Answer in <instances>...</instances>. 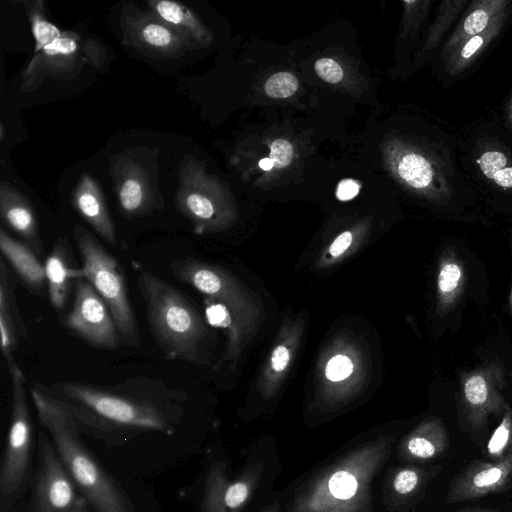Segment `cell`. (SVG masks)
<instances>
[{
	"label": "cell",
	"instance_id": "7",
	"mask_svg": "<svg viewBox=\"0 0 512 512\" xmlns=\"http://www.w3.org/2000/svg\"><path fill=\"white\" fill-rule=\"evenodd\" d=\"M11 421L0 467V493L12 498L26 484L35 447L34 425L25 391L22 371L10 374Z\"/></svg>",
	"mask_w": 512,
	"mask_h": 512
},
{
	"label": "cell",
	"instance_id": "3",
	"mask_svg": "<svg viewBox=\"0 0 512 512\" xmlns=\"http://www.w3.org/2000/svg\"><path fill=\"white\" fill-rule=\"evenodd\" d=\"M131 265L137 273L148 327L164 357L204 363L206 328L193 301L140 263L133 261Z\"/></svg>",
	"mask_w": 512,
	"mask_h": 512
},
{
	"label": "cell",
	"instance_id": "29",
	"mask_svg": "<svg viewBox=\"0 0 512 512\" xmlns=\"http://www.w3.org/2000/svg\"><path fill=\"white\" fill-rule=\"evenodd\" d=\"M427 472L417 468H404L400 470L393 481L394 490L402 496L414 494L418 489L422 488Z\"/></svg>",
	"mask_w": 512,
	"mask_h": 512
},
{
	"label": "cell",
	"instance_id": "14",
	"mask_svg": "<svg viewBox=\"0 0 512 512\" xmlns=\"http://www.w3.org/2000/svg\"><path fill=\"white\" fill-rule=\"evenodd\" d=\"M44 264L50 303L56 311H62L72 287L78 279L84 278V270L65 237L57 238Z\"/></svg>",
	"mask_w": 512,
	"mask_h": 512
},
{
	"label": "cell",
	"instance_id": "30",
	"mask_svg": "<svg viewBox=\"0 0 512 512\" xmlns=\"http://www.w3.org/2000/svg\"><path fill=\"white\" fill-rule=\"evenodd\" d=\"M298 88L297 78L289 72L275 73L268 78L264 89L272 98H286L293 95Z\"/></svg>",
	"mask_w": 512,
	"mask_h": 512
},
{
	"label": "cell",
	"instance_id": "37",
	"mask_svg": "<svg viewBox=\"0 0 512 512\" xmlns=\"http://www.w3.org/2000/svg\"><path fill=\"white\" fill-rule=\"evenodd\" d=\"M352 243V234L348 231L341 233L331 244L329 252L333 257L343 254Z\"/></svg>",
	"mask_w": 512,
	"mask_h": 512
},
{
	"label": "cell",
	"instance_id": "36",
	"mask_svg": "<svg viewBox=\"0 0 512 512\" xmlns=\"http://www.w3.org/2000/svg\"><path fill=\"white\" fill-rule=\"evenodd\" d=\"M289 359L290 354L288 349L285 346H278L272 353L271 366L275 371L280 372L286 368Z\"/></svg>",
	"mask_w": 512,
	"mask_h": 512
},
{
	"label": "cell",
	"instance_id": "39",
	"mask_svg": "<svg viewBox=\"0 0 512 512\" xmlns=\"http://www.w3.org/2000/svg\"><path fill=\"white\" fill-rule=\"evenodd\" d=\"M259 166L261 169L268 171L274 167V163L270 158H263L260 160Z\"/></svg>",
	"mask_w": 512,
	"mask_h": 512
},
{
	"label": "cell",
	"instance_id": "1",
	"mask_svg": "<svg viewBox=\"0 0 512 512\" xmlns=\"http://www.w3.org/2000/svg\"><path fill=\"white\" fill-rule=\"evenodd\" d=\"M36 385L67 409L81 434L108 448L148 433L174 435L188 400L186 393L143 376L113 385L76 381Z\"/></svg>",
	"mask_w": 512,
	"mask_h": 512
},
{
	"label": "cell",
	"instance_id": "17",
	"mask_svg": "<svg viewBox=\"0 0 512 512\" xmlns=\"http://www.w3.org/2000/svg\"><path fill=\"white\" fill-rule=\"evenodd\" d=\"M499 380V371L493 368L477 371L466 378L464 400L472 425L480 426L490 414L503 409L504 402L497 385Z\"/></svg>",
	"mask_w": 512,
	"mask_h": 512
},
{
	"label": "cell",
	"instance_id": "19",
	"mask_svg": "<svg viewBox=\"0 0 512 512\" xmlns=\"http://www.w3.org/2000/svg\"><path fill=\"white\" fill-rule=\"evenodd\" d=\"M512 4L509 0H481L472 3L442 49L444 60L466 39L485 31Z\"/></svg>",
	"mask_w": 512,
	"mask_h": 512
},
{
	"label": "cell",
	"instance_id": "38",
	"mask_svg": "<svg viewBox=\"0 0 512 512\" xmlns=\"http://www.w3.org/2000/svg\"><path fill=\"white\" fill-rule=\"evenodd\" d=\"M456 512H507V511L492 509V508H467V509H462V510H459Z\"/></svg>",
	"mask_w": 512,
	"mask_h": 512
},
{
	"label": "cell",
	"instance_id": "5",
	"mask_svg": "<svg viewBox=\"0 0 512 512\" xmlns=\"http://www.w3.org/2000/svg\"><path fill=\"white\" fill-rule=\"evenodd\" d=\"M387 444L364 447L327 473L297 505L295 512H352L363 499Z\"/></svg>",
	"mask_w": 512,
	"mask_h": 512
},
{
	"label": "cell",
	"instance_id": "12",
	"mask_svg": "<svg viewBox=\"0 0 512 512\" xmlns=\"http://www.w3.org/2000/svg\"><path fill=\"white\" fill-rule=\"evenodd\" d=\"M512 489V454L497 462L475 460L451 482L448 503L478 499Z\"/></svg>",
	"mask_w": 512,
	"mask_h": 512
},
{
	"label": "cell",
	"instance_id": "25",
	"mask_svg": "<svg viewBox=\"0 0 512 512\" xmlns=\"http://www.w3.org/2000/svg\"><path fill=\"white\" fill-rule=\"evenodd\" d=\"M398 173L407 184L416 189L430 187L437 176L432 163L415 152H409L401 158Z\"/></svg>",
	"mask_w": 512,
	"mask_h": 512
},
{
	"label": "cell",
	"instance_id": "42",
	"mask_svg": "<svg viewBox=\"0 0 512 512\" xmlns=\"http://www.w3.org/2000/svg\"><path fill=\"white\" fill-rule=\"evenodd\" d=\"M510 303H511V309H512V287H511V293H510Z\"/></svg>",
	"mask_w": 512,
	"mask_h": 512
},
{
	"label": "cell",
	"instance_id": "24",
	"mask_svg": "<svg viewBox=\"0 0 512 512\" xmlns=\"http://www.w3.org/2000/svg\"><path fill=\"white\" fill-rule=\"evenodd\" d=\"M23 4L35 41L33 54H36L58 39L63 34V30L46 18L42 0L27 1Z\"/></svg>",
	"mask_w": 512,
	"mask_h": 512
},
{
	"label": "cell",
	"instance_id": "28",
	"mask_svg": "<svg viewBox=\"0 0 512 512\" xmlns=\"http://www.w3.org/2000/svg\"><path fill=\"white\" fill-rule=\"evenodd\" d=\"M467 3L468 1L466 0H446L441 2L437 17L425 44L426 50L434 49Z\"/></svg>",
	"mask_w": 512,
	"mask_h": 512
},
{
	"label": "cell",
	"instance_id": "16",
	"mask_svg": "<svg viewBox=\"0 0 512 512\" xmlns=\"http://www.w3.org/2000/svg\"><path fill=\"white\" fill-rule=\"evenodd\" d=\"M0 216L2 222L15 232L38 255L43 254L37 219L32 205L12 184H0Z\"/></svg>",
	"mask_w": 512,
	"mask_h": 512
},
{
	"label": "cell",
	"instance_id": "8",
	"mask_svg": "<svg viewBox=\"0 0 512 512\" xmlns=\"http://www.w3.org/2000/svg\"><path fill=\"white\" fill-rule=\"evenodd\" d=\"M36 449L34 512H89L88 500L73 482L43 429L38 431Z\"/></svg>",
	"mask_w": 512,
	"mask_h": 512
},
{
	"label": "cell",
	"instance_id": "11",
	"mask_svg": "<svg viewBox=\"0 0 512 512\" xmlns=\"http://www.w3.org/2000/svg\"><path fill=\"white\" fill-rule=\"evenodd\" d=\"M119 210L126 218L146 216L161 209L163 201L152 188L147 170L136 160L118 156L110 168Z\"/></svg>",
	"mask_w": 512,
	"mask_h": 512
},
{
	"label": "cell",
	"instance_id": "23",
	"mask_svg": "<svg viewBox=\"0 0 512 512\" xmlns=\"http://www.w3.org/2000/svg\"><path fill=\"white\" fill-rule=\"evenodd\" d=\"M476 165L491 184L512 192V156L495 145H484L476 155Z\"/></svg>",
	"mask_w": 512,
	"mask_h": 512
},
{
	"label": "cell",
	"instance_id": "27",
	"mask_svg": "<svg viewBox=\"0 0 512 512\" xmlns=\"http://www.w3.org/2000/svg\"><path fill=\"white\" fill-rule=\"evenodd\" d=\"M491 462L505 459L512 454V410L506 406L502 420L491 435L487 446Z\"/></svg>",
	"mask_w": 512,
	"mask_h": 512
},
{
	"label": "cell",
	"instance_id": "9",
	"mask_svg": "<svg viewBox=\"0 0 512 512\" xmlns=\"http://www.w3.org/2000/svg\"><path fill=\"white\" fill-rule=\"evenodd\" d=\"M60 323L94 348L112 351L122 345L107 305L85 278L76 281L72 309L62 315Z\"/></svg>",
	"mask_w": 512,
	"mask_h": 512
},
{
	"label": "cell",
	"instance_id": "10",
	"mask_svg": "<svg viewBox=\"0 0 512 512\" xmlns=\"http://www.w3.org/2000/svg\"><path fill=\"white\" fill-rule=\"evenodd\" d=\"M123 43L153 58L183 55L192 41L150 11L125 5L120 13Z\"/></svg>",
	"mask_w": 512,
	"mask_h": 512
},
{
	"label": "cell",
	"instance_id": "31",
	"mask_svg": "<svg viewBox=\"0 0 512 512\" xmlns=\"http://www.w3.org/2000/svg\"><path fill=\"white\" fill-rule=\"evenodd\" d=\"M353 370L351 360L343 355L331 358L326 366L325 375L331 381H340L348 377Z\"/></svg>",
	"mask_w": 512,
	"mask_h": 512
},
{
	"label": "cell",
	"instance_id": "13",
	"mask_svg": "<svg viewBox=\"0 0 512 512\" xmlns=\"http://www.w3.org/2000/svg\"><path fill=\"white\" fill-rule=\"evenodd\" d=\"M0 334L1 351L10 374L21 371L14 358V351L28 330L20 314L15 283L5 259H0Z\"/></svg>",
	"mask_w": 512,
	"mask_h": 512
},
{
	"label": "cell",
	"instance_id": "2",
	"mask_svg": "<svg viewBox=\"0 0 512 512\" xmlns=\"http://www.w3.org/2000/svg\"><path fill=\"white\" fill-rule=\"evenodd\" d=\"M31 396L38 421L50 437L63 466L95 512H136L122 485L81 438L76 423L54 398L35 384Z\"/></svg>",
	"mask_w": 512,
	"mask_h": 512
},
{
	"label": "cell",
	"instance_id": "6",
	"mask_svg": "<svg viewBox=\"0 0 512 512\" xmlns=\"http://www.w3.org/2000/svg\"><path fill=\"white\" fill-rule=\"evenodd\" d=\"M105 58L106 52L96 40L74 31H63L58 39L33 54L22 74L20 90L32 91L46 78H77L86 65L100 68Z\"/></svg>",
	"mask_w": 512,
	"mask_h": 512
},
{
	"label": "cell",
	"instance_id": "40",
	"mask_svg": "<svg viewBox=\"0 0 512 512\" xmlns=\"http://www.w3.org/2000/svg\"><path fill=\"white\" fill-rule=\"evenodd\" d=\"M507 121H508L509 126L512 129V97L507 106Z\"/></svg>",
	"mask_w": 512,
	"mask_h": 512
},
{
	"label": "cell",
	"instance_id": "21",
	"mask_svg": "<svg viewBox=\"0 0 512 512\" xmlns=\"http://www.w3.org/2000/svg\"><path fill=\"white\" fill-rule=\"evenodd\" d=\"M148 11L191 41L206 45L211 35L198 17L185 5L171 0H149Z\"/></svg>",
	"mask_w": 512,
	"mask_h": 512
},
{
	"label": "cell",
	"instance_id": "32",
	"mask_svg": "<svg viewBox=\"0 0 512 512\" xmlns=\"http://www.w3.org/2000/svg\"><path fill=\"white\" fill-rule=\"evenodd\" d=\"M274 167L282 168L290 164L293 158V146L285 139H276L270 146V157Z\"/></svg>",
	"mask_w": 512,
	"mask_h": 512
},
{
	"label": "cell",
	"instance_id": "33",
	"mask_svg": "<svg viewBox=\"0 0 512 512\" xmlns=\"http://www.w3.org/2000/svg\"><path fill=\"white\" fill-rule=\"evenodd\" d=\"M318 76L328 83H337L343 78L341 66L330 58H321L315 63Z\"/></svg>",
	"mask_w": 512,
	"mask_h": 512
},
{
	"label": "cell",
	"instance_id": "18",
	"mask_svg": "<svg viewBox=\"0 0 512 512\" xmlns=\"http://www.w3.org/2000/svg\"><path fill=\"white\" fill-rule=\"evenodd\" d=\"M0 251L2 257L15 271L18 278L30 291L37 296L46 294L47 280L45 264L39 256L22 241L14 239L4 229H0Z\"/></svg>",
	"mask_w": 512,
	"mask_h": 512
},
{
	"label": "cell",
	"instance_id": "4",
	"mask_svg": "<svg viewBox=\"0 0 512 512\" xmlns=\"http://www.w3.org/2000/svg\"><path fill=\"white\" fill-rule=\"evenodd\" d=\"M73 236L82 257L84 278L107 305L122 345H140V330L130 302L125 272L119 260L84 226L76 224Z\"/></svg>",
	"mask_w": 512,
	"mask_h": 512
},
{
	"label": "cell",
	"instance_id": "35",
	"mask_svg": "<svg viewBox=\"0 0 512 512\" xmlns=\"http://www.w3.org/2000/svg\"><path fill=\"white\" fill-rule=\"evenodd\" d=\"M359 192V185L352 179L340 181L336 190V196L342 201L354 198Z\"/></svg>",
	"mask_w": 512,
	"mask_h": 512
},
{
	"label": "cell",
	"instance_id": "26",
	"mask_svg": "<svg viewBox=\"0 0 512 512\" xmlns=\"http://www.w3.org/2000/svg\"><path fill=\"white\" fill-rule=\"evenodd\" d=\"M463 282V269L453 258H446L440 267L437 288L441 308L446 311L455 301Z\"/></svg>",
	"mask_w": 512,
	"mask_h": 512
},
{
	"label": "cell",
	"instance_id": "20",
	"mask_svg": "<svg viewBox=\"0 0 512 512\" xmlns=\"http://www.w3.org/2000/svg\"><path fill=\"white\" fill-rule=\"evenodd\" d=\"M512 14V8L500 14L491 25L483 32L476 34L462 42L444 59L445 72L450 76H457L468 69L475 60L486 50L495 38L504 29L508 18Z\"/></svg>",
	"mask_w": 512,
	"mask_h": 512
},
{
	"label": "cell",
	"instance_id": "15",
	"mask_svg": "<svg viewBox=\"0 0 512 512\" xmlns=\"http://www.w3.org/2000/svg\"><path fill=\"white\" fill-rule=\"evenodd\" d=\"M71 204L94 232L106 243L118 242L113 220L107 209L105 197L90 174L83 173L71 193Z\"/></svg>",
	"mask_w": 512,
	"mask_h": 512
},
{
	"label": "cell",
	"instance_id": "34",
	"mask_svg": "<svg viewBox=\"0 0 512 512\" xmlns=\"http://www.w3.org/2000/svg\"><path fill=\"white\" fill-rule=\"evenodd\" d=\"M205 316L208 323L215 327H227L230 324L229 312L222 303L206 302Z\"/></svg>",
	"mask_w": 512,
	"mask_h": 512
},
{
	"label": "cell",
	"instance_id": "41",
	"mask_svg": "<svg viewBox=\"0 0 512 512\" xmlns=\"http://www.w3.org/2000/svg\"><path fill=\"white\" fill-rule=\"evenodd\" d=\"M0 130H1V132H0V139L2 140L3 137H4V125H3V123L0 124Z\"/></svg>",
	"mask_w": 512,
	"mask_h": 512
},
{
	"label": "cell",
	"instance_id": "22",
	"mask_svg": "<svg viewBox=\"0 0 512 512\" xmlns=\"http://www.w3.org/2000/svg\"><path fill=\"white\" fill-rule=\"evenodd\" d=\"M449 441V433L442 421L431 418L408 436L404 450L409 458L427 461L444 455Z\"/></svg>",
	"mask_w": 512,
	"mask_h": 512
}]
</instances>
